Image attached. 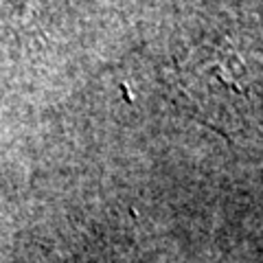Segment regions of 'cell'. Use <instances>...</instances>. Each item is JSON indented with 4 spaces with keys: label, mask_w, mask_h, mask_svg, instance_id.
<instances>
[{
    "label": "cell",
    "mask_w": 263,
    "mask_h": 263,
    "mask_svg": "<svg viewBox=\"0 0 263 263\" xmlns=\"http://www.w3.org/2000/svg\"><path fill=\"white\" fill-rule=\"evenodd\" d=\"M13 3H18V5H24V3H29V0H13Z\"/></svg>",
    "instance_id": "cell-1"
}]
</instances>
